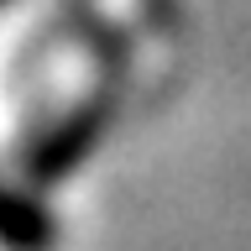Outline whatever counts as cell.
<instances>
[{
  "label": "cell",
  "mask_w": 251,
  "mask_h": 251,
  "mask_svg": "<svg viewBox=\"0 0 251 251\" xmlns=\"http://www.w3.org/2000/svg\"><path fill=\"white\" fill-rule=\"evenodd\" d=\"M105 121H110L105 100H94V105H78L74 115H63L58 126H47L42 141L26 152V173L37 183H58V178H68L74 168H84V157L105 136Z\"/></svg>",
  "instance_id": "6da1fadb"
},
{
  "label": "cell",
  "mask_w": 251,
  "mask_h": 251,
  "mask_svg": "<svg viewBox=\"0 0 251 251\" xmlns=\"http://www.w3.org/2000/svg\"><path fill=\"white\" fill-rule=\"evenodd\" d=\"M58 225L42 204L0 178V246L5 251H52Z\"/></svg>",
  "instance_id": "7a4b0ae2"
}]
</instances>
